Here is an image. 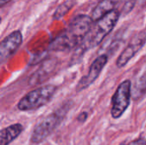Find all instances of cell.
<instances>
[{"mask_svg":"<svg viewBox=\"0 0 146 145\" xmlns=\"http://www.w3.org/2000/svg\"><path fill=\"white\" fill-rule=\"evenodd\" d=\"M93 22L91 16L78 15L72 20L68 29L51 42L50 50L63 51L80 45L90 32Z\"/></svg>","mask_w":146,"mask_h":145,"instance_id":"obj_1","label":"cell"},{"mask_svg":"<svg viewBox=\"0 0 146 145\" xmlns=\"http://www.w3.org/2000/svg\"><path fill=\"white\" fill-rule=\"evenodd\" d=\"M120 15L121 12L117 9H115L95 21L90 32L80 44V49L82 51H85L101 44L105 37L113 30L120 18Z\"/></svg>","mask_w":146,"mask_h":145,"instance_id":"obj_2","label":"cell"},{"mask_svg":"<svg viewBox=\"0 0 146 145\" xmlns=\"http://www.w3.org/2000/svg\"><path fill=\"white\" fill-rule=\"evenodd\" d=\"M56 86L53 85H42L27 93L17 103L20 111H32L46 105L54 97Z\"/></svg>","mask_w":146,"mask_h":145,"instance_id":"obj_3","label":"cell"},{"mask_svg":"<svg viewBox=\"0 0 146 145\" xmlns=\"http://www.w3.org/2000/svg\"><path fill=\"white\" fill-rule=\"evenodd\" d=\"M68 110V108L57 109L39 121L31 134V143L33 144H38L44 141L62 123Z\"/></svg>","mask_w":146,"mask_h":145,"instance_id":"obj_4","label":"cell"},{"mask_svg":"<svg viewBox=\"0 0 146 145\" xmlns=\"http://www.w3.org/2000/svg\"><path fill=\"white\" fill-rule=\"evenodd\" d=\"M132 96V83L130 80L126 79L121 82L115 91L111 103V116L114 119H119L127 109L130 105Z\"/></svg>","mask_w":146,"mask_h":145,"instance_id":"obj_5","label":"cell"},{"mask_svg":"<svg viewBox=\"0 0 146 145\" xmlns=\"http://www.w3.org/2000/svg\"><path fill=\"white\" fill-rule=\"evenodd\" d=\"M145 42L146 32L145 31H141L139 33L135 34L116 60L117 68H121L125 67L128 63V62L142 49Z\"/></svg>","mask_w":146,"mask_h":145,"instance_id":"obj_6","label":"cell"},{"mask_svg":"<svg viewBox=\"0 0 146 145\" xmlns=\"http://www.w3.org/2000/svg\"><path fill=\"white\" fill-rule=\"evenodd\" d=\"M108 60L109 57L107 55H101L98 56L91 64L88 73L79 80L76 86V91H81L92 85L100 75L104 68L107 64Z\"/></svg>","mask_w":146,"mask_h":145,"instance_id":"obj_7","label":"cell"},{"mask_svg":"<svg viewBox=\"0 0 146 145\" xmlns=\"http://www.w3.org/2000/svg\"><path fill=\"white\" fill-rule=\"evenodd\" d=\"M22 44V34L19 30L10 32L0 43V62L3 63L8 60Z\"/></svg>","mask_w":146,"mask_h":145,"instance_id":"obj_8","label":"cell"},{"mask_svg":"<svg viewBox=\"0 0 146 145\" xmlns=\"http://www.w3.org/2000/svg\"><path fill=\"white\" fill-rule=\"evenodd\" d=\"M24 127L20 123L10 125L0 131V145H9L23 132Z\"/></svg>","mask_w":146,"mask_h":145,"instance_id":"obj_9","label":"cell"},{"mask_svg":"<svg viewBox=\"0 0 146 145\" xmlns=\"http://www.w3.org/2000/svg\"><path fill=\"white\" fill-rule=\"evenodd\" d=\"M121 0H101L92 12V19L95 22L105 15L115 10V7Z\"/></svg>","mask_w":146,"mask_h":145,"instance_id":"obj_10","label":"cell"},{"mask_svg":"<svg viewBox=\"0 0 146 145\" xmlns=\"http://www.w3.org/2000/svg\"><path fill=\"white\" fill-rule=\"evenodd\" d=\"M74 5V2L73 0H68L65 1L64 3H62V4H60L57 9H56L54 15H53V18L56 20H59L61 18H62Z\"/></svg>","mask_w":146,"mask_h":145,"instance_id":"obj_11","label":"cell"},{"mask_svg":"<svg viewBox=\"0 0 146 145\" xmlns=\"http://www.w3.org/2000/svg\"><path fill=\"white\" fill-rule=\"evenodd\" d=\"M135 3H136V0H127L125 3L123 8H122V13H123V15H127L129 12H131L133 10V9L134 8Z\"/></svg>","mask_w":146,"mask_h":145,"instance_id":"obj_12","label":"cell"},{"mask_svg":"<svg viewBox=\"0 0 146 145\" xmlns=\"http://www.w3.org/2000/svg\"><path fill=\"white\" fill-rule=\"evenodd\" d=\"M127 145H146V139L144 138H139L129 143Z\"/></svg>","mask_w":146,"mask_h":145,"instance_id":"obj_13","label":"cell"},{"mask_svg":"<svg viewBox=\"0 0 146 145\" xmlns=\"http://www.w3.org/2000/svg\"><path fill=\"white\" fill-rule=\"evenodd\" d=\"M87 117H88V114H87L86 112H82V113H80V114L79 115L77 120H78L79 122L83 123V122H85V121H86Z\"/></svg>","mask_w":146,"mask_h":145,"instance_id":"obj_14","label":"cell"},{"mask_svg":"<svg viewBox=\"0 0 146 145\" xmlns=\"http://www.w3.org/2000/svg\"><path fill=\"white\" fill-rule=\"evenodd\" d=\"M10 1H11V0H0V4H1V6H3L4 4L9 3Z\"/></svg>","mask_w":146,"mask_h":145,"instance_id":"obj_15","label":"cell"},{"mask_svg":"<svg viewBox=\"0 0 146 145\" xmlns=\"http://www.w3.org/2000/svg\"><path fill=\"white\" fill-rule=\"evenodd\" d=\"M121 145H126V144H121Z\"/></svg>","mask_w":146,"mask_h":145,"instance_id":"obj_16","label":"cell"},{"mask_svg":"<svg viewBox=\"0 0 146 145\" xmlns=\"http://www.w3.org/2000/svg\"><path fill=\"white\" fill-rule=\"evenodd\" d=\"M145 1H146V0H145Z\"/></svg>","mask_w":146,"mask_h":145,"instance_id":"obj_17","label":"cell"}]
</instances>
